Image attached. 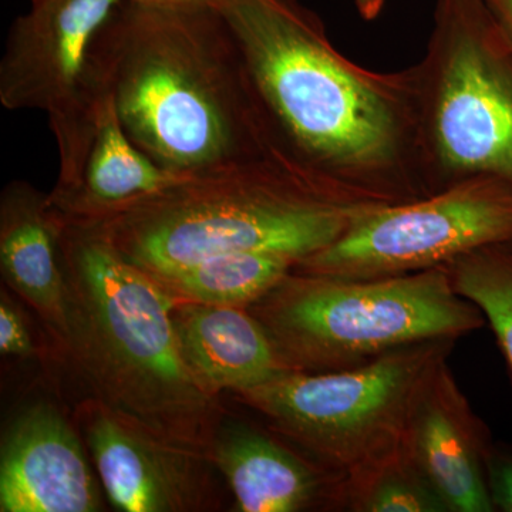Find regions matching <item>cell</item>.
Segmentation results:
<instances>
[{
	"label": "cell",
	"instance_id": "cell-6",
	"mask_svg": "<svg viewBox=\"0 0 512 512\" xmlns=\"http://www.w3.org/2000/svg\"><path fill=\"white\" fill-rule=\"evenodd\" d=\"M454 340L413 343L335 372H285L238 397L343 481L402 446L414 400Z\"/></svg>",
	"mask_w": 512,
	"mask_h": 512
},
{
	"label": "cell",
	"instance_id": "cell-20",
	"mask_svg": "<svg viewBox=\"0 0 512 512\" xmlns=\"http://www.w3.org/2000/svg\"><path fill=\"white\" fill-rule=\"evenodd\" d=\"M35 352L25 319L2 295L0 303V353L3 356H30Z\"/></svg>",
	"mask_w": 512,
	"mask_h": 512
},
{
	"label": "cell",
	"instance_id": "cell-7",
	"mask_svg": "<svg viewBox=\"0 0 512 512\" xmlns=\"http://www.w3.org/2000/svg\"><path fill=\"white\" fill-rule=\"evenodd\" d=\"M127 0H32L10 29L0 62V103L46 113L59 150V180L79 177L109 94L104 50Z\"/></svg>",
	"mask_w": 512,
	"mask_h": 512
},
{
	"label": "cell",
	"instance_id": "cell-12",
	"mask_svg": "<svg viewBox=\"0 0 512 512\" xmlns=\"http://www.w3.org/2000/svg\"><path fill=\"white\" fill-rule=\"evenodd\" d=\"M403 447L448 511H494L487 481L491 447L447 360L417 394Z\"/></svg>",
	"mask_w": 512,
	"mask_h": 512
},
{
	"label": "cell",
	"instance_id": "cell-15",
	"mask_svg": "<svg viewBox=\"0 0 512 512\" xmlns=\"http://www.w3.org/2000/svg\"><path fill=\"white\" fill-rule=\"evenodd\" d=\"M211 460L227 478L235 511H305L328 495L340 497V484L332 483L325 470L247 424H221Z\"/></svg>",
	"mask_w": 512,
	"mask_h": 512
},
{
	"label": "cell",
	"instance_id": "cell-16",
	"mask_svg": "<svg viewBox=\"0 0 512 512\" xmlns=\"http://www.w3.org/2000/svg\"><path fill=\"white\" fill-rule=\"evenodd\" d=\"M180 178L163 170L130 140L109 93L101 103L76 183L53 188L47 200L63 222L93 224Z\"/></svg>",
	"mask_w": 512,
	"mask_h": 512
},
{
	"label": "cell",
	"instance_id": "cell-1",
	"mask_svg": "<svg viewBox=\"0 0 512 512\" xmlns=\"http://www.w3.org/2000/svg\"><path fill=\"white\" fill-rule=\"evenodd\" d=\"M104 66L127 136L170 174L190 177L279 150L217 10L127 0L107 36Z\"/></svg>",
	"mask_w": 512,
	"mask_h": 512
},
{
	"label": "cell",
	"instance_id": "cell-17",
	"mask_svg": "<svg viewBox=\"0 0 512 512\" xmlns=\"http://www.w3.org/2000/svg\"><path fill=\"white\" fill-rule=\"evenodd\" d=\"M298 265L295 259L268 252L212 256L198 264L157 276L175 301L249 308Z\"/></svg>",
	"mask_w": 512,
	"mask_h": 512
},
{
	"label": "cell",
	"instance_id": "cell-2",
	"mask_svg": "<svg viewBox=\"0 0 512 512\" xmlns=\"http://www.w3.org/2000/svg\"><path fill=\"white\" fill-rule=\"evenodd\" d=\"M62 224V343L92 397L160 439L211 457L222 410L181 357L171 319L175 299L96 228Z\"/></svg>",
	"mask_w": 512,
	"mask_h": 512
},
{
	"label": "cell",
	"instance_id": "cell-13",
	"mask_svg": "<svg viewBox=\"0 0 512 512\" xmlns=\"http://www.w3.org/2000/svg\"><path fill=\"white\" fill-rule=\"evenodd\" d=\"M171 319L185 366L214 396L242 393L289 372L247 308L175 301Z\"/></svg>",
	"mask_w": 512,
	"mask_h": 512
},
{
	"label": "cell",
	"instance_id": "cell-3",
	"mask_svg": "<svg viewBox=\"0 0 512 512\" xmlns=\"http://www.w3.org/2000/svg\"><path fill=\"white\" fill-rule=\"evenodd\" d=\"M379 204L348 201L338 183L276 150L180 178L86 225L128 262L157 278L238 252L285 255L299 264L328 248Z\"/></svg>",
	"mask_w": 512,
	"mask_h": 512
},
{
	"label": "cell",
	"instance_id": "cell-22",
	"mask_svg": "<svg viewBox=\"0 0 512 512\" xmlns=\"http://www.w3.org/2000/svg\"><path fill=\"white\" fill-rule=\"evenodd\" d=\"M143 8L174 10V12H198L214 8V0H128Z\"/></svg>",
	"mask_w": 512,
	"mask_h": 512
},
{
	"label": "cell",
	"instance_id": "cell-10",
	"mask_svg": "<svg viewBox=\"0 0 512 512\" xmlns=\"http://www.w3.org/2000/svg\"><path fill=\"white\" fill-rule=\"evenodd\" d=\"M76 427L117 510L192 512L214 507V463L207 454L160 439L92 396L77 406Z\"/></svg>",
	"mask_w": 512,
	"mask_h": 512
},
{
	"label": "cell",
	"instance_id": "cell-18",
	"mask_svg": "<svg viewBox=\"0 0 512 512\" xmlns=\"http://www.w3.org/2000/svg\"><path fill=\"white\" fill-rule=\"evenodd\" d=\"M340 498L353 511L446 512V504L413 463L403 444L342 481Z\"/></svg>",
	"mask_w": 512,
	"mask_h": 512
},
{
	"label": "cell",
	"instance_id": "cell-21",
	"mask_svg": "<svg viewBox=\"0 0 512 512\" xmlns=\"http://www.w3.org/2000/svg\"><path fill=\"white\" fill-rule=\"evenodd\" d=\"M487 481L494 510L512 512V451L491 448Z\"/></svg>",
	"mask_w": 512,
	"mask_h": 512
},
{
	"label": "cell",
	"instance_id": "cell-14",
	"mask_svg": "<svg viewBox=\"0 0 512 512\" xmlns=\"http://www.w3.org/2000/svg\"><path fill=\"white\" fill-rule=\"evenodd\" d=\"M62 220L25 181H12L0 197V268L3 279L63 342L67 329L66 293L60 264Z\"/></svg>",
	"mask_w": 512,
	"mask_h": 512
},
{
	"label": "cell",
	"instance_id": "cell-9",
	"mask_svg": "<svg viewBox=\"0 0 512 512\" xmlns=\"http://www.w3.org/2000/svg\"><path fill=\"white\" fill-rule=\"evenodd\" d=\"M446 52L431 137L451 173L512 184V80L481 35L480 0H441Z\"/></svg>",
	"mask_w": 512,
	"mask_h": 512
},
{
	"label": "cell",
	"instance_id": "cell-19",
	"mask_svg": "<svg viewBox=\"0 0 512 512\" xmlns=\"http://www.w3.org/2000/svg\"><path fill=\"white\" fill-rule=\"evenodd\" d=\"M485 247L446 265L454 288L490 323L512 376V252Z\"/></svg>",
	"mask_w": 512,
	"mask_h": 512
},
{
	"label": "cell",
	"instance_id": "cell-11",
	"mask_svg": "<svg viewBox=\"0 0 512 512\" xmlns=\"http://www.w3.org/2000/svg\"><path fill=\"white\" fill-rule=\"evenodd\" d=\"M101 507L77 427L53 404L23 410L2 441L0 511L97 512Z\"/></svg>",
	"mask_w": 512,
	"mask_h": 512
},
{
	"label": "cell",
	"instance_id": "cell-4",
	"mask_svg": "<svg viewBox=\"0 0 512 512\" xmlns=\"http://www.w3.org/2000/svg\"><path fill=\"white\" fill-rule=\"evenodd\" d=\"M244 57L276 147L333 183L393 163L392 93L330 46L295 0H214Z\"/></svg>",
	"mask_w": 512,
	"mask_h": 512
},
{
	"label": "cell",
	"instance_id": "cell-24",
	"mask_svg": "<svg viewBox=\"0 0 512 512\" xmlns=\"http://www.w3.org/2000/svg\"><path fill=\"white\" fill-rule=\"evenodd\" d=\"M360 15L365 19H375L382 12L384 0H353Z\"/></svg>",
	"mask_w": 512,
	"mask_h": 512
},
{
	"label": "cell",
	"instance_id": "cell-5",
	"mask_svg": "<svg viewBox=\"0 0 512 512\" xmlns=\"http://www.w3.org/2000/svg\"><path fill=\"white\" fill-rule=\"evenodd\" d=\"M289 372L325 373L365 365L397 348L457 339L484 325L454 288L446 266L342 278L296 271L249 306Z\"/></svg>",
	"mask_w": 512,
	"mask_h": 512
},
{
	"label": "cell",
	"instance_id": "cell-8",
	"mask_svg": "<svg viewBox=\"0 0 512 512\" xmlns=\"http://www.w3.org/2000/svg\"><path fill=\"white\" fill-rule=\"evenodd\" d=\"M512 241V184L471 178L436 197L376 205L296 271L382 278L446 266L461 256Z\"/></svg>",
	"mask_w": 512,
	"mask_h": 512
},
{
	"label": "cell",
	"instance_id": "cell-23",
	"mask_svg": "<svg viewBox=\"0 0 512 512\" xmlns=\"http://www.w3.org/2000/svg\"><path fill=\"white\" fill-rule=\"evenodd\" d=\"M491 6L495 16L512 35V0H485Z\"/></svg>",
	"mask_w": 512,
	"mask_h": 512
}]
</instances>
